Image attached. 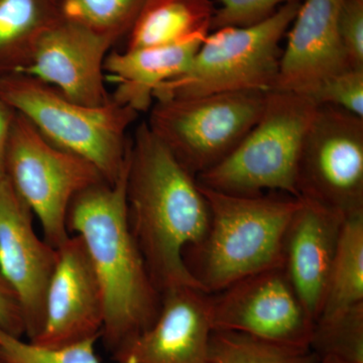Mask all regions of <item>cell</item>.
Wrapping results in <instances>:
<instances>
[{
    "instance_id": "cell-1",
    "label": "cell",
    "mask_w": 363,
    "mask_h": 363,
    "mask_svg": "<svg viewBox=\"0 0 363 363\" xmlns=\"http://www.w3.org/2000/svg\"><path fill=\"white\" fill-rule=\"evenodd\" d=\"M126 206L131 233L160 293L179 286L202 291L184 255L206 236L209 206L197 178L147 123L138 125L131 138Z\"/></svg>"
},
{
    "instance_id": "cell-2",
    "label": "cell",
    "mask_w": 363,
    "mask_h": 363,
    "mask_svg": "<svg viewBox=\"0 0 363 363\" xmlns=\"http://www.w3.org/2000/svg\"><path fill=\"white\" fill-rule=\"evenodd\" d=\"M128 166L116 183L101 181L72 200L67 228L84 242L104 296L101 339L113 353L156 321L162 294L128 223Z\"/></svg>"
},
{
    "instance_id": "cell-3",
    "label": "cell",
    "mask_w": 363,
    "mask_h": 363,
    "mask_svg": "<svg viewBox=\"0 0 363 363\" xmlns=\"http://www.w3.org/2000/svg\"><path fill=\"white\" fill-rule=\"evenodd\" d=\"M200 187L209 206V229L184 259L203 292L212 295L253 274L283 267L286 231L298 198L281 193L234 195Z\"/></svg>"
},
{
    "instance_id": "cell-4",
    "label": "cell",
    "mask_w": 363,
    "mask_h": 363,
    "mask_svg": "<svg viewBox=\"0 0 363 363\" xmlns=\"http://www.w3.org/2000/svg\"><path fill=\"white\" fill-rule=\"evenodd\" d=\"M0 99L26 117L60 149L92 164L104 180L116 183L128 166V130L138 117L128 106L77 104L42 81L23 73L0 77Z\"/></svg>"
},
{
    "instance_id": "cell-5",
    "label": "cell",
    "mask_w": 363,
    "mask_h": 363,
    "mask_svg": "<svg viewBox=\"0 0 363 363\" xmlns=\"http://www.w3.org/2000/svg\"><path fill=\"white\" fill-rule=\"evenodd\" d=\"M317 106L305 95L269 91L255 125L226 159L197 177L198 183L228 194L298 198V156Z\"/></svg>"
},
{
    "instance_id": "cell-6",
    "label": "cell",
    "mask_w": 363,
    "mask_h": 363,
    "mask_svg": "<svg viewBox=\"0 0 363 363\" xmlns=\"http://www.w3.org/2000/svg\"><path fill=\"white\" fill-rule=\"evenodd\" d=\"M294 0L267 20L228 26L208 35L185 73L164 83L156 100L233 92L272 91L278 77L281 40L300 7Z\"/></svg>"
},
{
    "instance_id": "cell-7",
    "label": "cell",
    "mask_w": 363,
    "mask_h": 363,
    "mask_svg": "<svg viewBox=\"0 0 363 363\" xmlns=\"http://www.w3.org/2000/svg\"><path fill=\"white\" fill-rule=\"evenodd\" d=\"M266 94L233 92L156 100L147 124L197 178L238 147L259 118Z\"/></svg>"
},
{
    "instance_id": "cell-8",
    "label": "cell",
    "mask_w": 363,
    "mask_h": 363,
    "mask_svg": "<svg viewBox=\"0 0 363 363\" xmlns=\"http://www.w3.org/2000/svg\"><path fill=\"white\" fill-rule=\"evenodd\" d=\"M4 171L39 219L44 240L55 248L71 235L67 213L72 200L81 191L104 181L92 164L52 145L18 112L7 142Z\"/></svg>"
},
{
    "instance_id": "cell-9",
    "label": "cell",
    "mask_w": 363,
    "mask_h": 363,
    "mask_svg": "<svg viewBox=\"0 0 363 363\" xmlns=\"http://www.w3.org/2000/svg\"><path fill=\"white\" fill-rule=\"evenodd\" d=\"M298 199L345 217L363 213V118L318 105L298 156Z\"/></svg>"
},
{
    "instance_id": "cell-10",
    "label": "cell",
    "mask_w": 363,
    "mask_h": 363,
    "mask_svg": "<svg viewBox=\"0 0 363 363\" xmlns=\"http://www.w3.org/2000/svg\"><path fill=\"white\" fill-rule=\"evenodd\" d=\"M209 311L213 330L310 348L315 321L283 267L257 272L209 295Z\"/></svg>"
},
{
    "instance_id": "cell-11",
    "label": "cell",
    "mask_w": 363,
    "mask_h": 363,
    "mask_svg": "<svg viewBox=\"0 0 363 363\" xmlns=\"http://www.w3.org/2000/svg\"><path fill=\"white\" fill-rule=\"evenodd\" d=\"M33 215L6 176L0 179V274L20 301L28 340L44 323L45 296L58 260V250L35 233Z\"/></svg>"
},
{
    "instance_id": "cell-12",
    "label": "cell",
    "mask_w": 363,
    "mask_h": 363,
    "mask_svg": "<svg viewBox=\"0 0 363 363\" xmlns=\"http://www.w3.org/2000/svg\"><path fill=\"white\" fill-rule=\"evenodd\" d=\"M58 260L45 296V319L30 342L58 348L101 338L105 304L101 285L83 240L70 235L57 248Z\"/></svg>"
},
{
    "instance_id": "cell-13",
    "label": "cell",
    "mask_w": 363,
    "mask_h": 363,
    "mask_svg": "<svg viewBox=\"0 0 363 363\" xmlns=\"http://www.w3.org/2000/svg\"><path fill=\"white\" fill-rule=\"evenodd\" d=\"M113 45L104 35L62 18L42 35L21 73L77 104L101 106L111 101L104 63Z\"/></svg>"
},
{
    "instance_id": "cell-14",
    "label": "cell",
    "mask_w": 363,
    "mask_h": 363,
    "mask_svg": "<svg viewBox=\"0 0 363 363\" xmlns=\"http://www.w3.org/2000/svg\"><path fill=\"white\" fill-rule=\"evenodd\" d=\"M209 295L179 286L162 295V306L147 330L111 353L113 363H209Z\"/></svg>"
},
{
    "instance_id": "cell-15",
    "label": "cell",
    "mask_w": 363,
    "mask_h": 363,
    "mask_svg": "<svg viewBox=\"0 0 363 363\" xmlns=\"http://www.w3.org/2000/svg\"><path fill=\"white\" fill-rule=\"evenodd\" d=\"M341 0H305L290 26L272 91L311 94L327 79L352 68L339 32Z\"/></svg>"
},
{
    "instance_id": "cell-16",
    "label": "cell",
    "mask_w": 363,
    "mask_h": 363,
    "mask_svg": "<svg viewBox=\"0 0 363 363\" xmlns=\"http://www.w3.org/2000/svg\"><path fill=\"white\" fill-rule=\"evenodd\" d=\"M300 200L286 231L283 267L306 310L316 322L323 308L332 264L347 217L317 203Z\"/></svg>"
},
{
    "instance_id": "cell-17",
    "label": "cell",
    "mask_w": 363,
    "mask_h": 363,
    "mask_svg": "<svg viewBox=\"0 0 363 363\" xmlns=\"http://www.w3.org/2000/svg\"><path fill=\"white\" fill-rule=\"evenodd\" d=\"M203 40L109 52L104 72L114 86L111 99L138 114L150 111L156 91L187 71Z\"/></svg>"
},
{
    "instance_id": "cell-18",
    "label": "cell",
    "mask_w": 363,
    "mask_h": 363,
    "mask_svg": "<svg viewBox=\"0 0 363 363\" xmlns=\"http://www.w3.org/2000/svg\"><path fill=\"white\" fill-rule=\"evenodd\" d=\"M214 11L210 0H147L128 33L125 49L205 39Z\"/></svg>"
},
{
    "instance_id": "cell-19",
    "label": "cell",
    "mask_w": 363,
    "mask_h": 363,
    "mask_svg": "<svg viewBox=\"0 0 363 363\" xmlns=\"http://www.w3.org/2000/svg\"><path fill=\"white\" fill-rule=\"evenodd\" d=\"M61 18L59 0H0V77L25 70L42 35Z\"/></svg>"
},
{
    "instance_id": "cell-20",
    "label": "cell",
    "mask_w": 363,
    "mask_h": 363,
    "mask_svg": "<svg viewBox=\"0 0 363 363\" xmlns=\"http://www.w3.org/2000/svg\"><path fill=\"white\" fill-rule=\"evenodd\" d=\"M360 303H363V213L347 217L344 222L318 319Z\"/></svg>"
},
{
    "instance_id": "cell-21",
    "label": "cell",
    "mask_w": 363,
    "mask_h": 363,
    "mask_svg": "<svg viewBox=\"0 0 363 363\" xmlns=\"http://www.w3.org/2000/svg\"><path fill=\"white\" fill-rule=\"evenodd\" d=\"M310 348L290 347L233 331H212L209 363H316Z\"/></svg>"
},
{
    "instance_id": "cell-22",
    "label": "cell",
    "mask_w": 363,
    "mask_h": 363,
    "mask_svg": "<svg viewBox=\"0 0 363 363\" xmlns=\"http://www.w3.org/2000/svg\"><path fill=\"white\" fill-rule=\"evenodd\" d=\"M147 0H59L62 18L90 28L114 45L128 37Z\"/></svg>"
},
{
    "instance_id": "cell-23",
    "label": "cell",
    "mask_w": 363,
    "mask_h": 363,
    "mask_svg": "<svg viewBox=\"0 0 363 363\" xmlns=\"http://www.w3.org/2000/svg\"><path fill=\"white\" fill-rule=\"evenodd\" d=\"M310 350L318 358L363 363V303L315 322Z\"/></svg>"
},
{
    "instance_id": "cell-24",
    "label": "cell",
    "mask_w": 363,
    "mask_h": 363,
    "mask_svg": "<svg viewBox=\"0 0 363 363\" xmlns=\"http://www.w3.org/2000/svg\"><path fill=\"white\" fill-rule=\"evenodd\" d=\"M97 340L45 348L21 340L0 327V359L2 363H102L95 350Z\"/></svg>"
},
{
    "instance_id": "cell-25",
    "label": "cell",
    "mask_w": 363,
    "mask_h": 363,
    "mask_svg": "<svg viewBox=\"0 0 363 363\" xmlns=\"http://www.w3.org/2000/svg\"><path fill=\"white\" fill-rule=\"evenodd\" d=\"M308 97L317 105L337 107L363 118V69L350 68L332 76Z\"/></svg>"
},
{
    "instance_id": "cell-26",
    "label": "cell",
    "mask_w": 363,
    "mask_h": 363,
    "mask_svg": "<svg viewBox=\"0 0 363 363\" xmlns=\"http://www.w3.org/2000/svg\"><path fill=\"white\" fill-rule=\"evenodd\" d=\"M291 1L294 0H220V7L214 11L211 30L255 25Z\"/></svg>"
},
{
    "instance_id": "cell-27",
    "label": "cell",
    "mask_w": 363,
    "mask_h": 363,
    "mask_svg": "<svg viewBox=\"0 0 363 363\" xmlns=\"http://www.w3.org/2000/svg\"><path fill=\"white\" fill-rule=\"evenodd\" d=\"M338 23L351 67L363 69V0H341Z\"/></svg>"
},
{
    "instance_id": "cell-28",
    "label": "cell",
    "mask_w": 363,
    "mask_h": 363,
    "mask_svg": "<svg viewBox=\"0 0 363 363\" xmlns=\"http://www.w3.org/2000/svg\"><path fill=\"white\" fill-rule=\"evenodd\" d=\"M0 327L21 337L26 334L25 320L18 296L0 274Z\"/></svg>"
},
{
    "instance_id": "cell-29",
    "label": "cell",
    "mask_w": 363,
    "mask_h": 363,
    "mask_svg": "<svg viewBox=\"0 0 363 363\" xmlns=\"http://www.w3.org/2000/svg\"><path fill=\"white\" fill-rule=\"evenodd\" d=\"M16 113V112L11 106L0 99V179L6 176L4 160H6V145Z\"/></svg>"
},
{
    "instance_id": "cell-30",
    "label": "cell",
    "mask_w": 363,
    "mask_h": 363,
    "mask_svg": "<svg viewBox=\"0 0 363 363\" xmlns=\"http://www.w3.org/2000/svg\"><path fill=\"white\" fill-rule=\"evenodd\" d=\"M316 363H346L333 357H322L317 360Z\"/></svg>"
},
{
    "instance_id": "cell-31",
    "label": "cell",
    "mask_w": 363,
    "mask_h": 363,
    "mask_svg": "<svg viewBox=\"0 0 363 363\" xmlns=\"http://www.w3.org/2000/svg\"><path fill=\"white\" fill-rule=\"evenodd\" d=\"M0 363H2L1 359H0Z\"/></svg>"
}]
</instances>
